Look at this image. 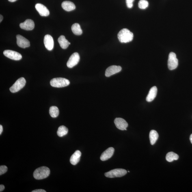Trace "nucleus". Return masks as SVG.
Here are the masks:
<instances>
[{
  "label": "nucleus",
  "instance_id": "obj_1",
  "mask_svg": "<svg viewBox=\"0 0 192 192\" xmlns=\"http://www.w3.org/2000/svg\"><path fill=\"white\" fill-rule=\"evenodd\" d=\"M117 37L119 41L122 43H128L133 40V33L127 29H124L121 30L118 33Z\"/></svg>",
  "mask_w": 192,
  "mask_h": 192
},
{
  "label": "nucleus",
  "instance_id": "obj_2",
  "mask_svg": "<svg viewBox=\"0 0 192 192\" xmlns=\"http://www.w3.org/2000/svg\"><path fill=\"white\" fill-rule=\"evenodd\" d=\"M50 173V170L48 167H42L35 170L33 176L36 179H43L47 178L49 176Z\"/></svg>",
  "mask_w": 192,
  "mask_h": 192
},
{
  "label": "nucleus",
  "instance_id": "obj_3",
  "mask_svg": "<svg viewBox=\"0 0 192 192\" xmlns=\"http://www.w3.org/2000/svg\"><path fill=\"white\" fill-rule=\"evenodd\" d=\"M70 82L67 79L62 78H55L50 81L51 86L56 87H62L67 86Z\"/></svg>",
  "mask_w": 192,
  "mask_h": 192
},
{
  "label": "nucleus",
  "instance_id": "obj_4",
  "mask_svg": "<svg viewBox=\"0 0 192 192\" xmlns=\"http://www.w3.org/2000/svg\"><path fill=\"white\" fill-rule=\"evenodd\" d=\"M127 173L126 170L122 169H116L112 170L105 174V176L109 178L121 177L125 176Z\"/></svg>",
  "mask_w": 192,
  "mask_h": 192
},
{
  "label": "nucleus",
  "instance_id": "obj_5",
  "mask_svg": "<svg viewBox=\"0 0 192 192\" xmlns=\"http://www.w3.org/2000/svg\"><path fill=\"white\" fill-rule=\"evenodd\" d=\"M26 81L23 77L19 78L10 88V92L15 93L18 92L25 86Z\"/></svg>",
  "mask_w": 192,
  "mask_h": 192
},
{
  "label": "nucleus",
  "instance_id": "obj_6",
  "mask_svg": "<svg viewBox=\"0 0 192 192\" xmlns=\"http://www.w3.org/2000/svg\"><path fill=\"white\" fill-rule=\"evenodd\" d=\"M168 65L170 70L176 69L178 66V59L176 58V54L173 52H171L169 54Z\"/></svg>",
  "mask_w": 192,
  "mask_h": 192
},
{
  "label": "nucleus",
  "instance_id": "obj_7",
  "mask_svg": "<svg viewBox=\"0 0 192 192\" xmlns=\"http://www.w3.org/2000/svg\"><path fill=\"white\" fill-rule=\"evenodd\" d=\"M4 55L7 57L13 60L18 61L22 59V55L18 52L10 50H5Z\"/></svg>",
  "mask_w": 192,
  "mask_h": 192
},
{
  "label": "nucleus",
  "instance_id": "obj_8",
  "mask_svg": "<svg viewBox=\"0 0 192 192\" xmlns=\"http://www.w3.org/2000/svg\"><path fill=\"white\" fill-rule=\"evenodd\" d=\"M80 60V56L77 53H75L72 54L70 56L67 62V66L69 68H72L76 66Z\"/></svg>",
  "mask_w": 192,
  "mask_h": 192
},
{
  "label": "nucleus",
  "instance_id": "obj_9",
  "mask_svg": "<svg viewBox=\"0 0 192 192\" xmlns=\"http://www.w3.org/2000/svg\"><path fill=\"white\" fill-rule=\"evenodd\" d=\"M16 42L20 47L25 48L30 46V42L27 39L20 35H16Z\"/></svg>",
  "mask_w": 192,
  "mask_h": 192
},
{
  "label": "nucleus",
  "instance_id": "obj_10",
  "mask_svg": "<svg viewBox=\"0 0 192 192\" xmlns=\"http://www.w3.org/2000/svg\"><path fill=\"white\" fill-rule=\"evenodd\" d=\"M122 70V67L120 66L113 65V66H110L106 70L105 75L107 77H109L113 74L120 72Z\"/></svg>",
  "mask_w": 192,
  "mask_h": 192
},
{
  "label": "nucleus",
  "instance_id": "obj_11",
  "mask_svg": "<svg viewBox=\"0 0 192 192\" xmlns=\"http://www.w3.org/2000/svg\"><path fill=\"white\" fill-rule=\"evenodd\" d=\"M114 123L116 128L121 130H126V128L128 126L127 122L124 119L121 118H116Z\"/></svg>",
  "mask_w": 192,
  "mask_h": 192
},
{
  "label": "nucleus",
  "instance_id": "obj_12",
  "mask_svg": "<svg viewBox=\"0 0 192 192\" xmlns=\"http://www.w3.org/2000/svg\"><path fill=\"white\" fill-rule=\"evenodd\" d=\"M44 44L46 49L51 51L54 47V41L53 37L49 35H46L44 37Z\"/></svg>",
  "mask_w": 192,
  "mask_h": 192
},
{
  "label": "nucleus",
  "instance_id": "obj_13",
  "mask_svg": "<svg viewBox=\"0 0 192 192\" xmlns=\"http://www.w3.org/2000/svg\"><path fill=\"white\" fill-rule=\"evenodd\" d=\"M20 27L21 29L26 30H31L34 28L35 24L33 20L27 19L24 23H20Z\"/></svg>",
  "mask_w": 192,
  "mask_h": 192
},
{
  "label": "nucleus",
  "instance_id": "obj_14",
  "mask_svg": "<svg viewBox=\"0 0 192 192\" xmlns=\"http://www.w3.org/2000/svg\"><path fill=\"white\" fill-rule=\"evenodd\" d=\"M35 8L38 11L39 14L42 16H47L49 15L50 12L48 9L44 5L40 3H38L35 5Z\"/></svg>",
  "mask_w": 192,
  "mask_h": 192
},
{
  "label": "nucleus",
  "instance_id": "obj_15",
  "mask_svg": "<svg viewBox=\"0 0 192 192\" xmlns=\"http://www.w3.org/2000/svg\"><path fill=\"white\" fill-rule=\"evenodd\" d=\"M114 149L113 147H110L102 153L100 156V159L102 161H107L111 158L114 152Z\"/></svg>",
  "mask_w": 192,
  "mask_h": 192
},
{
  "label": "nucleus",
  "instance_id": "obj_16",
  "mask_svg": "<svg viewBox=\"0 0 192 192\" xmlns=\"http://www.w3.org/2000/svg\"><path fill=\"white\" fill-rule=\"evenodd\" d=\"M157 89L156 86L152 87L150 89L147 95L146 98V101L148 102H150L154 100L155 98L156 97V94H157Z\"/></svg>",
  "mask_w": 192,
  "mask_h": 192
},
{
  "label": "nucleus",
  "instance_id": "obj_17",
  "mask_svg": "<svg viewBox=\"0 0 192 192\" xmlns=\"http://www.w3.org/2000/svg\"><path fill=\"white\" fill-rule=\"evenodd\" d=\"M81 156V153L79 150H77L71 156L70 162L71 164L76 165L79 162Z\"/></svg>",
  "mask_w": 192,
  "mask_h": 192
},
{
  "label": "nucleus",
  "instance_id": "obj_18",
  "mask_svg": "<svg viewBox=\"0 0 192 192\" xmlns=\"http://www.w3.org/2000/svg\"><path fill=\"white\" fill-rule=\"evenodd\" d=\"M62 7L64 10L67 12L76 9V6L74 4L69 1H63L62 4Z\"/></svg>",
  "mask_w": 192,
  "mask_h": 192
},
{
  "label": "nucleus",
  "instance_id": "obj_19",
  "mask_svg": "<svg viewBox=\"0 0 192 192\" xmlns=\"http://www.w3.org/2000/svg\"><path fill=\"white\" fill-rule=\"evenodd\" d=\"M58 41L61 47L63 49H66L69 45V42L63 35H61L59 37Z\"/></svg>",
  "mask_w": 192,
  "mask_h": 192
},
{
  "label": "nucleus",
  "instance_id": "obj_20",
  "mask_svg": "<svg viewBox=\"0 0 192 192\" xmlns=\"http://www.w3.org/2000/svg\"><path fill=\"white\" fill-rule=\"evenodd\" d=\"M149 136H150V144L153 145L157 140L159 135H158L157 132L155 130H152L150 132Z\"/></svg>",
  "mask_w": 192,
  "mask_h": 192
},
{
  "label": "nucleus",
  "instance_id": "obj_21",
  "mask_svg": "<svg viewBox=\"0 0 192 192\" xmlns=\"http://www.w3.org/2000/svg\"><path fill=\"white\" fill-rule=\"evenodd\" d=\"M72 30L74 34L80 35L82 34L83 32L79 24L75 23L72 26Z\"/></svg>",
  "mask_w": 192,
  "mask_h": 192
},
{
  "label": "nucleus",
  "instance_id": "obj_22",
  "mask_svg": "<svg viewBox=\"0 0 192 192\" xmlns=\"http://www.w3.org/2000/svg\"><path fill=\"white\" fill-rule=\"evenodd\" d=\"M179 156L178 154L173 152L168 153L166 156V159L168 162H171L174 161H176L179 159Z\"/></svg>",
  "mask_w": 192,
  "mask_h": 192
},
{
  "label": "nucleus",
  "instance_id": "obj_23",
  "mask_svg": "<svg viewBox=\"0 0 192 192\" xmlns=\"http://www.w3.org/2000/svg\"><path fill=\"white\" fill-rule=\"evenodd\" d=\"M68 129L66 126H61L59 127L57 131V134L59 136L62 137L67 134Z\"/></svg>",
  "mask_w": 192,
  "mask_h": 192
},
{
  "label": "nucleus",
  "instance_id": "obj_24",
  "mask_svg": "<svg viewBox=\"0 0 192 192\" xmlns=\"http://www.w3.org/2000/svg\"><path fill=\"white\" fill-rule=\"evenodd\" d=\"M49 113L50 116L53 118H55L58 116L59 111L58 108L55 106H52L50 107Z\"/></svg>",
  "mask_w": 192,
  "mask_h": 192
},
{
  "label": "nucleus",
  "instance_id": "obj_25",
  "mask_svg": "<svg viewBox=\"0 0 192 192\" xmlns=\"http://www.w3.org/2000/svg\"><path fill=\"white\" fill-rule=\"evenodd\" d=\"M148 6V2L146 0H140L139 2V7L141 9H146Z\"/></svg>",
  "mask_w": 192,
  "mask_h": 192
},
{
  "label": "nucleus",
  "instance_id": "obj_26",
  "mask_svg": "<svg viewBox=\"0 0 192 192\" xmlns=\"http://www.w3.org/2000/svg\"><path fill=\"white\" fill-rule=\"evenodd\" d=\"M8 168L5 165H1L0 167V175L4 174L7 171Z\"/></svg>",
  "mask_w": 192,
  "mask_h": 192
},
{
  "label": "nucleus",
  "instance_id": "obj_27",
  "mask_svg": "<svg viewBox=\"0 0 192 192\" xmlns=\"http://www.w3.org/2000/svg\"><path fill=\"white\" fill-rule=\"evenodd\" d=\"M135 0H126L127 6L128 8H131L133 6V2Z\"/></svg>",
  "mask_w": 192,
  "mask_h": 192
},
{
  "label": "nucleus",
  "instance_id": "obj_28",
  "mask_svg": "<svg viewBox=\"0 0 192 192\" xmlns=\"http://www.w3.org/2000/svg\"><path fill=\"white\" fill-rule=\"evenodd\" d=\"M32 192H46V191L43 189H37L33 191Z\"/></svg>",
  "mask_w": 192,
  "mask_h": 192
},
{
  "label": "nucleus",
  "instance_id": "obj_29",
  "mask_svg": "<svg viewBox=\"0 0 192 192\" xmlns=\"http://www.w3.org/2000/svg\"><path fill=\"white\" fill-rule=\"evenodd\" d=\"M5 189V186L3 185H0V192L2 191Z\"/></svg>",
  "mask_w": 192,
  "mask_h": 192
},
{
  "label": "nucleus",
  "instance_id": "obj_30",
  "mask_svg": "<svg viewBox=\"0 0 192 192\" xmlns=\"http://www.w3.org/2000/svg\"><path fill=\"white\" fill-rule=\"evenodd\" d=\"M3 127L1 125H0V135H1L2 132H3Z\"/></svg>",
  "mask_w": 192,
  "mask_h": 192
},
{
  "label": "nucleus",
  "instance_id": "obj_31",
  "mask_svg": "<svg viewBox=\"0 0 192 192\" xmlns=\"http://www.w3.org/2000/svg\"><path fill=\"white\" fill-rule=\"evenodd\" d=\"M3 16H1H1H0V22H1L2 21V20L3 19Z\"/></svg>",
  "mask_w": 192,
  "mask_h": 192
},
{
  "label": "nucleus",
  "instance_id": "obj_32",
  "mask_svg": "<svg viewBox=\"0 0 192 192\" xmlns=\"http://www.w3.org/2000/svg\"><path fill=\"white\" fill-rule=\"evenodd\" d=\"M190 141H191V143L192 144V134L191 135V136H190Z\"/></svg>",
  "mask_w": 192,
  "mask_h": 192
},
{
  "label": "nucleus",
  "instance_id": "obj_33",
  "mask_svg": "<svg viewBox=\"0 0 192 192\" xmlns=\"http://www.w3.org/2000/svg\"><path fill=\"white\" fill-rule=\"evenodd\" d=\"M16 1H17V0H8L9 1L11 2H13Z\"/></svg>",
  "mask_w": 192,
  "mask_h": 192
},
{
  "label": "nucleus",
  "instance_id": "obj_34",
  "mask_svg": "<svg viewBox=\"0 0 192 192\" xmlns=\"http://www.w3.org/2000/svg\"><path fill=\"white\" fill-rule=\"evenodd\" d=\"M70 42H69V45H70Z\"/></svg>",
  "mask_w": 192,
  "mask_h": 192
},
{
  "label": "nucleus",
  "instance_id": "obj_35",
  "mask_svg": "<svg viewBox=\"0 0 192 192\" xmlns=\"http://www.w3.org/2000/svg\"><path fill=\"white\" fill-rule=\"evenodd\" d=\"M128 172H130V171H128Z\"/></svg>",
  "mask_w": 192,
  "mask_h": 192
}]
</instances>
